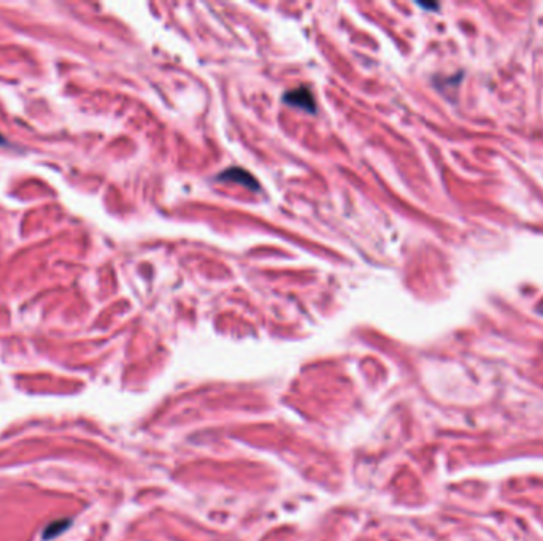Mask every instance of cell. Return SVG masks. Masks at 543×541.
I'll use <instances>...</instances> for the list:
<instances>
[{"label":"cell","mask_w":543,"mask_h":541,"mask_svg":"<svg viewBox=\"0 0 543 541\" xmlns=\"http://www.w3.org/2000/svg\"><path fill=\"white\" fill-rule=\"evenodd\" d=\"M283 100L284 104L305 109V112L308 113L316 112V100L313 97L311 89L308 87H297V89H293V91H288L283 95Z\"/></svg>","instance_id":"cell-1"},{"label":"cell","mask_w":543,"mask_h":541,"mask_svg":"<svg viewBox=\"0 0 543 541\" xmlns=\"http://www.w3.org/2000/svg\"><path fill=\"white\" fill-rule=\"evenodd\" d=\"M218 180L221 181H232V183H239L242 184V186H247L249 189H257L259 188V184L256 183V180L253 178V175H249L247 170L243 168H239V167H232V168H227L226 172H222Z\"/></svg>","instance_id":"cell-2"}]
</instances>
